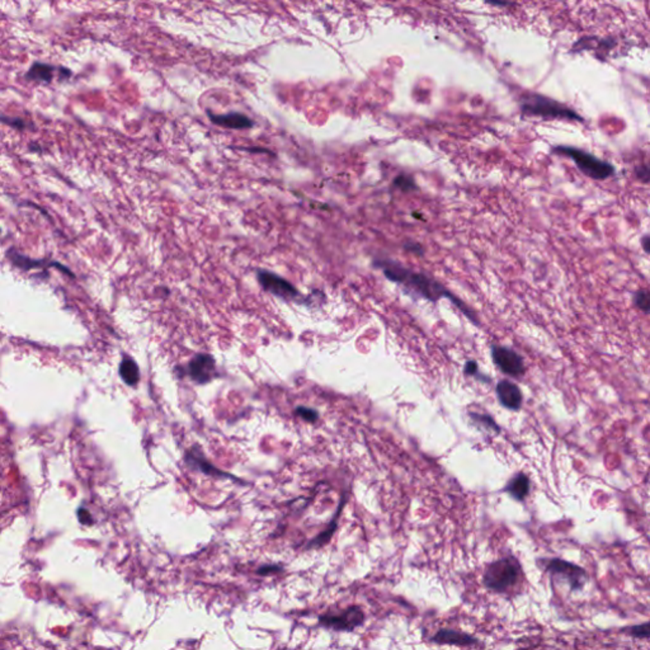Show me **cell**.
<instances>
[{
	"instance_id": "2e32d148",
	"label": "cell",
	"mask_w": 650,
	"mask_h": 650,
	"mask_svg": "<svg viewBox=\"0 0 650 650\" xmlns=\"http://www.w3.org/2000/svg\"><path fill=\"white\" fill-rule=\"evenodd\" d=\"M186 461L187 463H189V464L192 465V466H194H194H198V467L201 469V472H205V474H214V472H216V474H223V472H220L219 470H216V469H215V466L210 465L209 463H207V461L203 458V457L197 456L194 449L191 451V454H187Z\"/></svg>"
},
{
	"instance_id": "277c9868",
	"label": "cell",
	"mask_w": 650,
	"mask_h": 650,
	"mask_svg": "<svg viewBox=\"0 0 650 650\" xmlns=\"http://www.w3.org/2000/svg\"><path fill=\"white\" fill-rule=\"evenodd\" d=\"M519 573V561L514 557H505L488 566L483 581L488 588L503 592L516 584Z\"/></svg>"
},
{
	"instance_id": "603a6c76",
	"label": "cell",
	"mask_w": 650,
	"mask_h": 650,
	"mask_svg": "<svg viewBox=\"0 0 650 650\" xmlns=\"http://www.w3.org/2000/svg\"><path fill=\"white\" fill-rule=\"evenodd\" d=\"M479 370H478V364L475 361H469L465 364V373L466 375H472V376H476L479 373Z\"/></svg>"
},
{
	"instance_id": "ffe728a7",
	"label": "cell",
	"mask_w": 650,
	"mask_h": 650,
	"mask_svg": "<svg viewBox=\"0 0 650 650\" xmlns=\"http://www.w3.org/2000/svg\"><path fill=\"white\" fill-rule=\"evenodd\" d=\"M627 633L630 635H633L634 638H640V639L650 638V622L630 627V629H627Z\"/></svg>"
},
{
	"instance_id": "7c38bea8",
	"label": "cell",
	"mask_w": 650,
	"mask_h": 650,
	"mask_svg": "<svg viewBox=\"0 0 650 650\" xmlns=\"http://www.w3.org/2000/svg\"><path fill=\"white\" fill-rule=\"evenodd\" d=\"M432 642H437V644H449V645H472L478 642V639L464 633L445 629V630H440L437 634L434 635Z\"/></svg>"
},
{
	"instance_id": "5bb4252c",
	"label": "cell",
	"mask_w": 650,
	"mask_h": 650,
	"mask_svg": "<svg viewBox=\"0 0 650 650\" xmlns=\"http://www.w3.org/2000/svg\"><path fill=\"white\" fill-rule=\"evenodd\" d=\"M120 375H121V378H122L124 382L130 387H135L139 382V367H138L136 362L131 358H129V357H124L122 362L120 364Z\"/></svg>"
},
{
	"instance_id": "cb8c5ba5",
	"label": "cell",
	"mask_w": 650,
	"mask_h": 650,
	"mask_svg": "<svg viewBox=\"0 0 650 650\" xmlns=\"http://www.w3.org/2000/svg\"><path fill=\"white\" fill-rule=\"evenodd\" d=\"M77 516H79V521H80L82 523H84V525H91V523H92V519H91L92 517H91V514H89L88 511H86L84 508H80V510L77 511Z\"/></svg>"
},
{
	"instance_id": "9c48e42d",
	"label": "cell",
	"mask_w": 650,
	"mask_h": 650,
	"mask_svg": "<svg viewBox=\"0 0 650 650\" xmlns=\"http://www.w3.org/2000/svg\"><path fill=\"white\" fill-rule=\"evenodd\" d=\"M215 360L209 355H197L188 364L189 376L197 384H207L215 376Z\"/></svg>"
},
{
	"instance_id": "30bf717a",
	"label": "cell",
	"mask_w": 650,
	"mask_h": 650,
	"mask_svg": "<svg viewBox=\"0 0 650 650\" xmlns=\"http://www.w3.org/2000/svg\"><path fill=\"white\" fill-rule=\"evenodd\" d=\"M496 395L504 408L519 411L522 405V393L519 387L508 380H502L496 385Z\"/></svg>"
},
{
	"instance_id": "d6986e66",
	"label": "cell",
	"mask_w": 650,
	"mask_h": 650,
	"mask_svg": "<svg viewBox=\"0 0 650 650\" xmlns=\"http://www.w3.org/2000/svg\"><path fill=\"white\" fill-rule=\"evenodd\" d=\"M635 177L642 183H650V162H642L635 168Z\"/></svg>"
},
{
	"instance_id": "3957f363",
	"label": "cell",
	"mask_w": 650,
	"mask_h": 650,
	"mask_svg": "<svg viewBox=\"0 0 650 650\" xmlns=\"http://www.w3.org/2000/svg\"><path fill=\"white\" fill-rule=\"evenodd\" d=\"M522 113L527 116H539L542 118H559L569 121H582V117L577 115L573 109H568L564 104L549 100L539 94H528L521 104Z\"/></svg>"
},
{
	"instance_id": "83f0119b",
	"label": "cell",
	"mask_w": 650,
	"mask_h": 650,
	"mask_svg": "<svg viewBox=\"0 0 650 650\" xmlns=\"http://www.w3.org/2000/svg\"><path fill=\"white\" fill-rule=\"evenodd\" d=\"M487 1L490 4H494V6H507L508 4V1H505V0H487Z\"/></svg>"
},
{
	"instance_id": "52a82bcc",
	"label": "cell",
	"mask_w": 650,
	"mask_h": 650,
	"mask_svg": "<svg viewBox=\"0 0 650 650\" xmlns=\"http://www.w3.org/2000/svg\"><path fill=\"white\" fill-rule=\"evenodd\" d=\"M492 358L494 364L498 366V369L508 376L519 378L525 373V370H526L523 358L513 349L502 347V346H493Z\"/></svg>"
},
{
	"instance_id": "8992f818",
	"label": "cell",
	"mask_w": 650,
	"mask_h": 650,
	"mask_svg": "<svg viewBox=\"0 0 650 650\" xmlns=\"http://www.w3.org/2000/svg\"><path fill=\"white\" fill-rule=\"evenodd\" d=\"M258 281L261 286L263 287L264 291L275 295L277 297H281L284 300L288 301H295L296 299L300 297V292L297 288L288 282L287 279L279 277V275L272 273L268 271L258 272Z\"/></svg>"
},
{
	"instance_id": "ac0fdd59",
	"label": "cell",
	"mask_w": 650,
	"mask_h": 650,
	"mask_svg": "<svg viewBox=\"0 0 650 650\" xmlns=\"http://www.w3.org/2000/svg\"><path fill=\"white\" fill-rule=\"evenodd\" d=\"M393 186L402 189V192H411L414 189H417V185L414 182V179L411 176H405V174H402V176H398L394 180V185Z\"/></svg>"
},
{
	"instance_id": "5b68a950",
	"label": "cell",
	"mask_w": 650,
	"mask_h": 650,
	"mask_svg": "<svg viewBox=\"0 0 650 650\" xmlns=\"http://www.w3.org/2000/svg\"><path fill=\"white\" fill-rule=\"evenodd\" d=\"M546 570L554 577H557L560 581L568 583L570 589L573 591L583 588L588 579V575L583 568L561 560V559L549 560L546 563Z\"/></svg>"
},
{
	"instance_id": "7402d4cb",
	"label": "cell",
	"mask_w": 650,
	"mask_h": 650,
	"mask_svg": "<svg viewBox=\"0 0 650 650\" xmlns=\"http://www.w3.org/2000/svg\"><path fill=\"white\" fill-rule=\"evenodd\" d=\"M472 418L476 419L479 420L480 423H484L485 426H488V428H492V429H496V431H499V428L494 423V420L492 418H489L488 416H478V414H472Z\"/></svg>"
},
{
	"instance_id": "ba28073f",
	"label": "cell",
	"mask_w": 650,
	"mask_h": 650,
	"mask_svg": "<svg viewBox=\"0 0 650 650\" xmlns=\"http://www.w3.org/2000/svg\"><path fill=\"white\" fill-rule=\"evenodd\" d=\"M362 609L353 606L340 615H324L320 616L319 622L325 627H331L337 631H351L364 622Z\"/></svg>"
},
{
	"instance_id": "7a4b0ae2",
	"label": "cell",
	"mask_w": 650,
	"mask_h": 650,
	"mask_svg": "<svg viewBox=\"0 0 650 650\" xmlns=\"http://www.w3.org/2000/svg\"><path fill=\"white\" fill-rule=\"evenodd\" d=\"M552 153L572 159L574 164L577 165V168L584 176H587L588 178L593 179V180H606L616 174L615 167L611 162H604L602 159L581 149L561 145V147H554Z\"/></svg>"
},
{
	"instance_id": "4fadbf2b",
	"label": "cell",
	"mask_w": 650,
	"mask_h": 650,
	"mask_svg": "<svg viewBox=\"0 0 650 650\" xmlns=\"http://www.w3.org/2000/svg\"><path fill=\"white\" fill-rule=\"evenodd\" d=\"M505 490L517 501H523L530 492V480L525 474L519 472L505 488Z\"/></svg>"
},
{
	"instance_id": "44dd1931",
	"label": "cell",
	"mask_w": 650,
	"mask_h": 650,
	"mask_svg": "<svg viewBox=\"0 0 650 650\" xmlns=\"http://www.w3.org/2000/svg\"><path fill=\"white\" fill-rule=\"evenodd\" d=\"M296 413L301 417V418L308 420V422H315L317 417V411H314V409H310V408H305V407H300L296 409Z\"/></svg>"
},
{
	"instance_id": "484cf974",
	"label": "cell",
	"mask_w": 650,
	"mask_h": 650,
	"mask_svg": "<svg viewBox=\"0 0 650 650\" xmlns=\"http://www.w3.org/2000/svg\"><path fill=\"white\" fill-rule=\"evenodd\" d=\"M642 249H644V252L650 256V235L642 236Z\"/></svg>"
},
{
	"instance_id": "6da1fadb",
	"label": "cell",
	"mask_w": 650,
	"mask_h": 650,
	"mask_svg": "<svg viewBox=\"0 0 650 650\" xmlns=\"http://www.w3.org/2000/svg\"><path fill=\"white\" fill-rule=\"evenodd\" d=\"M373 264L382 270L389 281L400 285L405 290H409L411 295H417L419 297L434 302L441 300L442 297H447L464 313L465 317H469L470 322L474 324H479L478 317L472 309H469L455 295L451 294L447 288L442 286L440 282L427 276L426 273L413 271L394 261H378Z\"/></svg>"
},
{
	"instance_id": "9a60e30c",
	"label": "cell",
	"mask_w": 650,
	"mask_h": 650,
	"mask_svg": "<svg viewBox=\"0 0 650 650\" xmlns=\"http://www.w3.org/2000/svg\"><path fill=\"white\" fill-rule=\"evenodd\" d=\"M54 66H50V65H45V64H33L32 65L31 69L28 71L27 77L32 79V80H39V82H51L53 80V77H54Z\"/></svg>"
},
{
	"instance_id": "d4e9b609",
	"label": "cell",
	"mask_w": 650,
	"mask_h": 650,
	"mask_svg": "<svg viewBox=\"0 0 650 650\" xmlns=\"http://www.w3.org/2000/svg\"><path fill=\"white\" fill-rule=\"evenodd\" d=\"M404 249H407V250H409V252H413V253H417L418 256L423 254V248H422V245H419V244L408 243V244L404 245Z\"/></svg>"
},
{
	"instance_id": "4316f807",
	"label": "cell",
	"mask_w": 650,
	"mask_h": 650,
	"mask_svg": "<svg viewBox=\"0 0 650 650\" xmlns=\"http://www.w3.org/2000/svg\"><path fill=\"white\" fill-rule=\"evenodd\" d=\"M276 570H279V566H263V568H261V569L258 570V573L267 574L270 573V572H276Z\"/></svg>"
},
{
	"instance_id": "8fae6325",
	"label": "cell",
	"mask_w": 650,
	"mask_h": 650,
	"mask_svg": "<svg viewBox=\"0 0 650 650\" xmlns=\"http://www.w3.org/2000/svg\"><path fill=\"white\" fill-rule=\"evenodd\" d=\"M209 116L214 124L224 126L228 129L244 130V129H250L253 126V121L249 120L248 117L241 115V113H229V115H211V113H209Z\"/></svg>"
},
{
	"instance_id": "e0dca14e",
	"label": "cell",
	"mask_w": 650,
	"mask_h": 650,
	"mask_svg": "<svg viewBox=\"0 0 650 650\" xmlns=\"http://www.w3.org/2000/svg\"><path fill=\"white\" fill-rule=\"evenodd\" d=\"M634 304L644 314H650V290H638L634 295Z\"/></svg>"
}]
</instances>
